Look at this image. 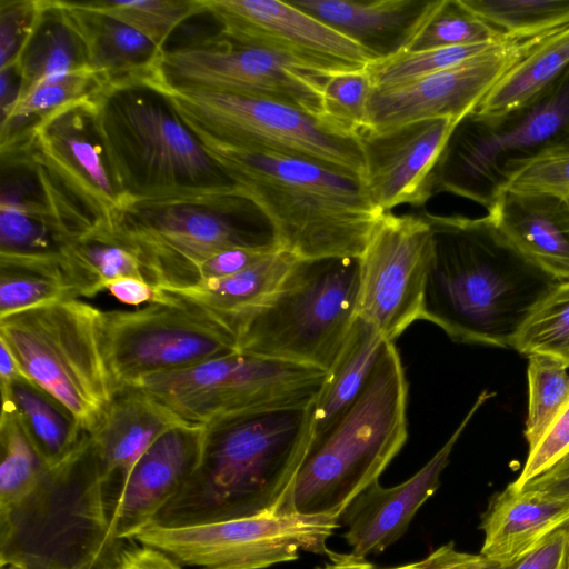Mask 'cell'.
<instances>
[{"instance_id": "obj_1", "label": "cell", "mask_w": 569, "mask_h": 569, "mask_svg": "<svg viewBox=\"0 0 569 569\" xmlns=\"http://www.w3.org/2000/svg\"><path fill=\"white\" fill-rule=\"evenodd\" d=\"M420 319L452 340L513 348L533 310L563 281L517 249L491 218L436 216Z\"/></svg>"}, {"instance_id": "obj_2", "label": "cell", "mask_w": 569, "mask_h": 569, "mask_svg": "<svg viewBox=\"0 0 569 569\" xmlns=\"http://www.w3.org/2000/svg\"><path fill=\"white\" fill-rule=\"evenodd\" d=\"M311 411L312 405L250 410L203 426L198 467L150 525L292 513L290 496L311 440Z\"/></svg>"}, {"instance_id": "obj_3", "label": "cell", "mask_w": 569, "mask_h": 569, "mask_svg": "<svg viewBox=\"0 0 569 569\" xmlns=\"http://www.w3.org/2000/svg\"><path fill=\"white\" fill-rule=\"evenodd\" d=\"M198 140L266 217L279 248L298 259L360 257L385 213L359 177L301 157Z\"/></svg>"}, {"instance_id": "obj_4", "label": "cell", "mask_w": 569, "mask_h": 569, "mask_svg": "<svg viewBox=\"0 0 569 569\" xmlns=\"http://www.w3.org/2000/svg\"><path fill=\"white\" fill-rule=\"evenodd\" d=\"M91 435L61 465L46 469L21 502L0 515V560L27 569H117L124 548Z\"/></svg>"}, {"instance_id": "obj_5", "label": "cell", "mask_w": 569, "mask_h": 569, "mask_svg": "<svg viewBox=\"0 0 569 569\" xmlns=\"http://www.w3.org/2000/svg\"><path fill=\"white\" fill-rule=\"evenodd\" d=\"M408 383L399 352L386 341L362 391L345 415L309 443L296 476L290 511L341 517L407 439Z\"/></svg>"}, {"instance_id": "obj_6", "label": "cell", "mask_w": 569, "mask_h": 569, "mask_svg": "<svg viewBox=\"0 0 569 569\" xmlns=\"http://www.w3.org/2000/svg\"><path fill=\"white\" fill-rule=\"evenodd\" d=\"M97 107L101 134L127 204L240 191L149 83L106 88L97 97Z\"/></svg>"}, {"instance_id": "obj_7", "label": "cell", "mask_w": 569, "mask_h": 569, "mask_svg": "<svg viewBox=\"0 0 569 569\" xmlns=\"http://www.w3.org/2000/svg\"><path fill=\"white\" fill-rule=\"evenodd\" d=\"M116 230L138 250L149 283L166 291L192 286L200 263L224 249L281 250L266 217L240 191L132 201Z\"/></svg>"}, {"instance_id": "obj_8", "label": "cell", "mask_w": 569, "mask_h": 569, "mask_svg": "<svg viewBox=\"0 0 569 569\" xmlns=\"http://www.w3.org/2000/svg\"><path fill=\"white\" fill-rule=\"evenodd\" d=\"M359 257L297 259L238 329V351L328 372L357 318Z\"/></svg>"}, {"instance_id": "obj_9", "label": "cell", "mask_w": 569, "mask_h": 569, "mask_svg": "<svg viewBox=\"0 0 569 569\" xmlns=\"http://www.w3.org/2000/svg\"><path fill=\"white\" fill-rule=\"evenodd\" d=\"M103 312L58 300L0 318V340L28 377L91 433L117 392L104 352Z\"/></svg>"}, {"instance_id": "obj_10", "label": "cell", "mask_w": 569, "mask_h": 569, "mask_svg": "<svg viewBox=\"0 0 569 569\" xmlns=\"http://www.w3.org/2000/svg\"><path fill=\"white\" fill-rule=\"evenodd\" d=\"M568 140L569 67L510 112L481 117L470 111L461 118L432 171V193L449 192L488 210L518 169Z\"/></svg>"}, {"instance_id": "obj_11", "label": "cell", "mask_w": 569, "mask_h": 569, "mask_svg": "<svg viewBox=\"0 0 569 569\" xmlns=\"http://www.w3.org/2000/svg\"><path fill=\"white\" fill-rule=\"evenodd\" d=\"M159 90L198 139L310 159L362 179L359 140L292 104L260 97L180 91L147 80Z\"/></svg>"}, {"instance_id": "obj_12", "label": "cell", "mask_w": 569, "mask_h": 569, "mask_svg": "<svg viewBox=\"0 0 569 569\" xmlns=\"http://www.w3.org/2000/svg\"><path fill=\"white\" fill-rule=\"evenodd\" d=\"M327 372L236 351L198 365L147 376L131 387L184 422L206 426L238 412L311 406Z\"/></svg>"}, {"instance_id": "obj_13", "label": "cell", "mask_w": 569, "mask_h": 569, "mask_svg": "<svg viewBox=\"0 0 569 569\" xmlns=\"http://www.w3.org/2000/svg\"><path fill=\"white\" fill-rule=\"evenodd\" d=\"M103 336L117 391L238 351L237 335L222 319L172 293L167 302L104 311Z\"/></svg>"}, {"instance_id": "obj_14", "label": "cell", "mask_w": 569, "mask_h": 569, "mask_svg": "<svg viewBox=\"0 0 569 569\" xmlns=\"http://www.w3.org/2000/svg\"><path fill=\"white\" fill-rule=\"evenodd\" d=\"M339 518L264 513L187 527L149 525L132 539L199 569H266L300 552L328 555Z\"/></svg>"}, {"instance_id": "obj_15", "label": "cell", "mask_w": 569, "mask_h": 569, "mask_svg": "<svg viewBox=\"0 0 569 569\" xmlns=\"http://www.w3.org/2000/svg\"><path fill=\"white\" fill-rule=\"evenodd\" d=\"M148 80L180 91L273 99L325 119L322 78L296 68L273 52L232 41L221 34L164 50Z\"/></svg>"}, {"instance_id": "obj_16", "label": "cell", "mask_w": 569, "mask_h": 569, "mask_svg": "<svg viewBox=\"0 0 569 569\" xmlns=\"http://www.w3.org/2000/svg\"><path fill=\"white\" fill-rule=\"evenodd\" d=\"M97 97L46 117L18 149L49 172L94 229H116L127 198L101 134Z\"/></svg>"}, {"instance_id": "obj_17", "label": "cell", "mask_w": 569, "mask_h": 569, "mask_svg": "<svg viewBox=\"0 0 569 569\" xmlns=\"http://www.w3.org/2000/svg\"><path fill=\"white\" fill-rule=\"evenodd\" d=\"M432 253V229L425 216L385 212L360 258L357 316L392 341L420 319Z\"/></svg>"}, {"instance_id": "obj_18", "label": "cell", "mask_w": 569, "mask_h": 569, "mask_svg": "<svg viewBox=\"0 0 569 569\" xmlns=\"http://www.w3.org/2000/svg\"><path fill=\"white\" fill-rule=\"evenodd\" d=\"M221 27L219 34L261 48L315 76L366 69L375 61L359 43L281 0H201Z\"/></svg>"}, {"instance_id": "obj_19", "label": "cell", "mask_w": 569, "mask_h": 569, "mask_svg": "<svg viewBox=\"0 0 569 569\" xmlns=\"http://www.w3.org/2000/svg\"><path fill=\"white\" fill-rule=\"evenodd\" d=\"M557 31L508 39L443 71L373 88L366 129L379 131L435 118L459 121L516 63Z\"/></svg>"}, {"instance_id": "obj_20", "label": "cell", "mask_w": 569, "mask_h": 569, "mask_svg": "<svg viewBox=\"0 0 569 569\" xmlns=\"http://www.w3.org/2000/svg\"><path fill=\"white\" fill-rule=\"evenodd\" d=\"M457 120L435 118L357 134L363 184L383 212L400 204L423 206L433 197L431 176Z\"/></svg>"}, {"instance_id": "obj_21", "label": "cell", "mask_w": 569, "mask_h": 569, "mask_svg": "<svg viewBox=\"0 0 569 569\" xmlns=\"http://www.w3.org/2000/svg\"><path fill=\"white\" fill-rule=\"evenodd\" d=\"M493 395L483 390L478 396L451 437L417 473L390 488L375 481L348 505L340 518L351 553L361 558L380 553L403 536L418 509L440 486V476L468 422Z\"/></svg>"}, {"instance_id": "obj_22", "label": "cell", "mask_w": 569, "mask_h": 569, "mask_svg": "<svg viewBox=\"0 0 569 569\" xmlns=\"http://www.w3.org/2000/svg\"><path fill=\"white\" fill-rule=\"evenodd\" d=\"M203 426L182 422L162 433L141 456L113 507L112 529L120 539L152 523L198 467Z\"/></svg>"}, {"instance_id": "obj_23", "label": "cell", "mask_w": 569, "mask_h": 569, "mask_svg": "<svg viewBox=\"0 0 569 569\" xmlns=\"http://www.w3.org/2000/svg\"><path fill=\"white\" fill-rule=\"evenodd\" d=\"M182 422L140 389L127 387L116 392L102 420L90 433L112 512L137 461L162 433Z\"/></svg>"}, {"instance_id": "obj_24", "label": "cell", "mask_w": 569, "mask_h": 569, "mask_svg": "<svg viewBox=\"0 0 569 569\" xmlns=\"http://www.w3.org/2000/svg\"><path fill=\"white\" fill-rule=\"evenodd\" d=\"M567 525L569 498L535 489L516 490L509 483L483 516L480 553L503 568H511Z\"/></svg>"}, {"instance_id": "obj_25", "label": "cell", "mask_w": 569, "mask_h": 569, "mask_svg": "<svg viewBox=\"0 0 569 569\" xmlns=\"http://www.w3.org/2000/svg\"><path fill=\"white\" fill-rule=\"evenodd\" d=\"M497 228L525 256L569 281V206L538 192L502 190L487 210Z\"/></svg>"}, {"instance_id": "obj_26", "label": "cell", "mask_w": 569, "mask_h": 569, "mask_svg": "<svg viewBox=\"0 0 569 569\" xmlns=\"http://www.w3.org/2000/svg\"><path fill=\"white\" fill-rule=\"evenodd\" d=\"M107 88L150 78L164 52L142 33L77 1H57Z\"/></svg>"}, {"instance_id": "obj_27", "label": "cell", "mask_w": 569, "mask_h": 569, "mask_svg": "<svg viewBox=\"0 0 569 569\" xmlns=\"http://www.w3.org/2000/svg\"><path fill=\"white\" fill-rule=\"evenodd\" d=\"M359 43L375 60L401 52L431 0H289Z\"/></svg>"}, {"instance_id": "obj_28", "label": "cell", "mask_w": 569, "mask_h": 569, "mask_svg": "<svg viewBox=\"0 0 569 569\" xmlns=\"http://www.w3.org/2000/svg\"><path fill=\"white\" fill-rule=\"evenodd\" d=\"M103 289L72 258H0V318L43 303L91 298Z\"/></svg>"}, {"instance_id": "obj_29", "label": "cell", "mask_w": 569, "mask_h": 569, "mask_svg": "<svg viewBox=\"0 0 569 569\" xmlns=\"http://www.w3.org/2000/svg\"><path fill=\"white\" fill-rule=\"evenodd\" d=\"M297 259L287 251H277L234 274L168 292L211 311L237 335L239 327L277 291Z\"/></svg>"}, {"instance_id": "obj_30", "label": "cell", "mask_w": 569, "mask_h": 569, "mask_svg": "<svg viewBox=\"0 0 569 569\" xmlns=\"http://www.w3.org/2000/svg\"><path fill=\"white\" fill-rule=\"evenodd\" d=\"M2 408L17 416L47 469L69 459L90 435L73 413L36 383L1 385Z\"/></svg>"}, {"instance_id": "obj_31", "label": "cell", "mask_w": 569, "mask_h": 569, "mask_svg": "<svg viewBox=\"0 0 569 569\" xmlns=\"http://www.w3.org/2000/svg\"><path fill=\"white\" fill-rule=\"evenodd\" d=\"M386 341L371 322L357 316L312 403L310 442L331 428L359 397Z\"/></svg>"}, {"instance_id": "obj_32", "label": "cell", "mask_w": 569, "mask_h": 569, "mask_svg": "<svg viewBox=\"0 0 569 569\" xmlns=\"http://www.w3.org/2000/svg\"><path fill=\"white\" fill-rule=\"evenodd\" d=\"M107 88L100 76L84 68L44 79L1 111V150L18 146L33 127L51 113L91 99Z\"/></svg>"}, {"instance_id": "obj_33", "label": "cell", "mask_w": 569, "mask_h": 569, "mask_svg": "<svg viewBox=\"0 0 569 569\" xmlns=\"http://www.w3.org/2000/svg\"><path fill=\"white\" fill-rule=\"evenodd\" d=\"M569 67V26L516 63L472 110L481 117L510 112L547 89Z\"/></svg>"}, {"instance_id": "obj_34", "label": "cell", "mask_w": 569, "mask_h": 569, "mask_svg": "<svg viewBox=\"0 0 569 569\" xmlns=\"http://www.w3.org/2000/svg\"><path fill=\"white\" fill-rule=\"evenodd\" d=\"M14 67L21 81L19 96L44 79L90 68L84 47L57 1L43 0L34 31Z\"/></svg>"}, {"instance_id": "obj_35", "label": "cell", "mask_w": 569, "mask_h": 569, "mask_svg": "<svg viewBox=\"0 0 569 569\" xmlns=\"http://www.w3.org/2000/svg\"><path fill=\"white\" fill-rule=\"evenodd\" d=\"M506 40L508 38L480 19L462 0H431L402 51L500 43Z\"/></svg>"}, {"instance_id": "obj_36", "label": "cell", "mask_w": 569, "mask_h": 569, "mask_svg": "<svg viewBox=\"0 0 569 569\" xmlns=\"http://www.w3.org/2000/svg\"><path fill=\"white\" fill-rule=\"evenodd\" d=\"M0 458L1 515L32 492L47 469L17 416L7 408L0 418Z\"/></svg>"}, {"instance_id": "obj_37", "label": "cell", "mask_w": 569, "mask_h": 569, "mask_svg": "<svg viewBox=\"0 0 569 569\" xmlns=\"http://www.w3.org/2000/svg\"><path fill=\"white\" fill-rule=\"evenodd\" d=\"M508 39L527 38L569 26V0H462Z\"/></svg>"}, {"instance_id": "obj_38", "label": "cell", "mask_w": 569, "mask_h": 569, "mask_svg": "<svg viewBox=\"0 0 569 569\" xmlns=\"http://www.w3.org/2000/svg\"><path fill=\"white\" fill-rule=\"evenodd\" d=\"M67 252L103 290L106 283L118 278L133 277L149 282L138 250L116 229H92L70 241Z\"/></svg>"}, {"instance_id": "obj_39", "label": "cell", "mask_w": 569, "mask_h": 569, "mask_svg": "<svg viewBox=\"0 0 569 569\" xmlns=\"http://www.w3.org/2000/svg\"><path fill=\"white\" fill-rule=\"evenodd\" d=\"M81 3L136 29L163 50L178 26L204 12L201 0H94Z\"/></svg>"}, {"instance_id": "obj_40", "label": "cell", "mask_w": 569, "mask_h": 569, "mask_svg": "<svg viewBox=\"0 0 569 569\" xmlns=\"http://www.w3.org/2000/svg\"><path fill=\"white\" fill-rule=\"evenodd\" d=\"M513 349L545 356L569 368V281L561 282L530 315Z\"/></svg>"}, {"instance_id": "obj_41", "label": "cell", "mask_w": 569, "mask_h": 569, "mask_svg": "<svg viewBox=\"0 0 569 569\" xmlns=\"http://www.w3.org/2000/svg\"><path fill=\"white\" fill-rule=\"evenodd\" d=\"M529 403L525 437L529 449L546 432L569 396L567 367L549 357H528Z\"/></svg>"}, {"instance_id": "obj_42", "label": "cell", "mask_w": 569, "mask_h": 569, "mask_svg": "<svg viewBox=\"0 0 569 569\" xmlns=\"http://www.w3.org/2000/svg\"><path fill=\"white\" fill-rule=\"evenodd\" d=\"M501 43V42H500ZM498 43H480L438 48L416 52H399L371 61L367 66L373 88L389 87L458 66Z\"/></svg>"}, {"instance_id": "obj_43", "label": "cell", "mask_w": 569, "mask_h": 569, "mask_svg": "<svg viewBox=\"0 0 569 569\" xmlns=\"http://www.w3.org/2000/svg\"><path fill=\"white\" fill-rule=\"evenodd\" d=\"M372 89L367 68L323 77L321 80L323 118L336 128L357 137L367 127Z\"/></svg>"}, {"instance_id": "obj_44", "label": "cell", "mask_w": 569, "mask_h": 569, "mask_svg": "<svg viewBox=\"0 0 569 569\" xmlns=\"http://www.w3.org/2000/svg\"><path fill=\"white\" fill-rule=\"evenodd\" d=\"M505 189L569 198V140L525 163L512 174Z\"/></svg>"}, {"instance_id": "obj_45", "label": "cell", "mask_w": 569, "mask_h": 569, "mask_svg": "<svg viewBox=\"0 0 569 569\" xmlns=\"http://www.w3.org/2000/svg\"><path fill=\"white\" fill-rule=\"evenodd\" d=\"M42 7L43 0H1L0 69L16 64L34 31Z\"/></svg>"}, {"instance_id": "obj_46", "label": "cell", "mask_w": 569, "mask_h": 569, "mask_svg": "<svg viewBox=\"0 0 569 569\" xmlns=\"http://www.w3.org/2000/svg\"><path fill=\"white\" fill-rule=\"evenodd\" d=\"M569 455V396L537 445L529 449L525 466L510 485L521 490Z\"/></svg>"}, {"instance_id": "obj_47", "label": "cell", "mask_w": 569, "mask_h": 569, "mask_svg": "<svg viewBox=\"0 0 569 569\" xmlns=\"http://www.w3.org/2000/svg\"><path fill=\"white\" fill-rule=\"evenodd\" d=\"M463 551H459L453 542H448L426 558L393 568H378L353 553H338L330 550L329 560L317 569H456Z\"/></svg>"}, {"instance_id": "obj_48", "label": "cell", "mask_w": 569, "mask_h": 569, "mask_svg": "<svg viewBox=\"0 0 569 569\" xmlns=\"http://www.w3.org/2000/svg\"><path fill=\"white\" fill-rule=\"evenodd\" d=\"M271 253L274 252L241 247L224 249L200 263L196 272L193 284L203 280L234 274L260 262Z\"/></svg>"}, {"instance_id": "obj_49", "label": "cell", "mask_w": 569, "mask_h": 569, "mask_svg": "<svg viewBox=\"0 0 569 569\" xmlns=\"http://www.w3.org/2000/svg\"><path fill=\"white\" fill-rule=\"evenodd\" d=\"M104 290H108L120 302L134 307L170 300L169 292L133 277L111 280L106 283Z\"/></svg>"}, {"instance_id": "obj_50", "label": "cell", "mask_w": 569, "mask_h": 569, "mask_svg": "<svg viewBox=\"0 0 569 569\" xmlns=\"http://www.w3.org/2000/svg\"><path fill=\"white\" fill-rule=\"evenodd\" d=\"M567 526L553 532L541 546L510 569H562L568 537Z\"/></svg>"}, {"instance_id": "obj_51", "label": "cell", "mask_w": 569, "mask_h": 569, "mask_svg": "<svg viewBox=\"0 0 569 569\" xmlns=\"http://www.w3.org/2000/svg\"><path fill=\"white\" fill-rule=\"evenodd\" d=\"M117 569H181L180 563L164 552L141 545L123 548Z\"/></svg>"}, {"instance_id": "obj_52", "label": "cell", "mask_w": 569, "mask_h": 569, "mask_svg": "<svg viewBox=\"0 0 569 569\" xmlns=\"http://www.w3.org/2000/svg\"><path fill=\"white\" fill-rule=\"evenodd\" d=\"M526 488L555 497L569 498V455L551 469L531 480L522 489Z\"/></svg>"}, {"instance_id": "obj_53", "label": "cell", "mask_w": 569, "mask_h": 569, "mask_svg": "<svg viewBox=\"0 0 569 569\" xmlns=\"http://www.w3.org/2000/svg\"><path fill=\"white\" fill-rule=\"evenodd\" d=\"M0 569H27L24 566L10 561V560H0Z\"/></svg>"}, {"instance_id": "obj_54", "label": "cell", "mask_w": 569, "mask_h": 569, "mask_svg": "<svg viewBox=\"0 0 569 569\" xmlns=\"http://www.w3.org/2000/svg\"><path fill=\"white\" fill-rule=\"evenodd\" d=\"M567 532H568V537H567V546H566L562 569H569V525L567 526Z\"/></svg>"}, {"instance_id": "obj_55", "label": "cell", "mask_w": 569, "mask_h": 569, "mask_svg": "<svg viewBox=\"0 0 569 569\" xmlns=\"http://www.w3.org/2000/svg\"><path fill=\"white\" fill-rule=\"evenodd\" d=\"M567 202H568V206H569V198H567Z\"/></svg>"}]
</instances>
